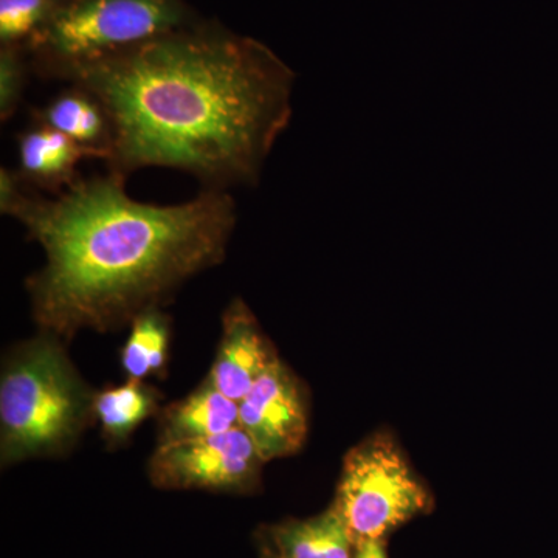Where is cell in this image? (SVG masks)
<instances>
[{"instance_id": "ba28073f", "label": "cell", "mask_w": 558, "mask_h": 558, "mask_svg": "<svg viewBox=\"0 0 558 558\" xmlns=\"http://www.w3.org/2000/svg\"><path fill=\"white\" fill-rule=\"evenodd\" d=\"M275 359L244 301H233L223 317V336L208 379L227 398L241 402Z\"/></svg>"}, {"instance_id": "3957f363", "label": "cell", "mask_w": 558, "mask_h": 558, "mask_svg": "<svg viewBox=\"0 0 558 558\" xmlns=\"http://www.w3.org/2000/svg\"><path fill=\"white\" fill-rule=\"evenodd\" d=\"M94 400L57 337L46 333L25 344L0 381L2 461L64 449L86 425Z\"/></svg>"}, {"instance_id": "ac0fdd59", "label": "cell", "mask_w": 558, "mask_h": 558, "mask_svg": "<svg viewBox=\"0 0 558 558\" xmlns=\"http://www.w3.org/2000/svg\"><path fill=\"white\" fill-rule=\"evenodd\" d=\"M354 558H387V556H385L380 542H374L359 548Z\"/></svg>"}, {"instance_id": "9a60e30c", "label": "cell", "mask_w": 558, "mask_h": 558, "mask_svg": "<svg viewBox=\"0 0 558 558\" xmlns=\"http://www.w3.org/2000/svg\"><path fill=\"white\" fill-rule=\"evenodd\" d=\"M62 0H0V43L20 47L32 43L60 9Z\"/></svg>"}, {"instance_id": "5b68a950", "label": "cell", "mask_w": 558, "mask_h": 558, "mask_svg": "<svg viewBox=\"0 0 558 558\" xmlns=\"http://www.w3.org/2000/svg\"><path fill=\"white\" fill-rule=\"evenodd\" d=\"M428 506L427 488L391 436H373L344 458L333 509L355 548L380 542Z\"/></svg>"}, {"instance_id": "9c48e42d", "label": "cell", "mask_w": 558, "mask_h": 558, "mask_svg": "<svg viewBox=\"0 0 558 558\" xmlns=\"http://www.w3.org/2000/svg\"><path fill=\"white\" fill-rule=\"evenodd\" d=\"M21 178L28 186L62 193L81 179L78 165L97 159L90 150L65 137L61 132L33 121L17 135Z\"/></svg>"}, {"instance_id": "30bf717a", "label": "cell", "mask_w": 558, "mask_h": 558, "mask_svg": "<svg viewBox=\"0 0 558 558\" xmlns=\"http://www.w3.org/2000/svg\"><path fill=\"white\" fill-rule=\"evenodd\" d=\"M33 121L53 128L65 137L108 161L112 153L113 128L102 102L83 87L70 84L46 106L35 109Z\"/></svg>"}, {"instance_id": "4fadbf2b", "label": "cell", "mask_w": 558, "mask_h": 558, "mask_svg": "<svg viewBox=\"0 0 558 558\" xmlns=\"http://www.w3.org/2000/svg\"><path fill=\"white\" fill-rule=\"evenodd\" d=\"M170 347V323L159 307L145 311L132 322L130 339L124 344L121 362L130 380L142 381L159 373L167 363Z\"/></svg>"}, {"instance_id": "6da1fadb", "label": "cell", "mask_w": 558, "mask_h": 558, "mask_svg": "<svg viewBox=\"0 0 558 558\" xmlns=\"http://www.w3.org/2000/svg\"><path fill=\"white\" fill-rule=\"evenodd\" d=\"M57 78L89 90L108 110L109 172L174 168L226 190L258 182L289 126L295 73L259 40L190 24Z\"/></svg>"}, {"instance_id": "7a4b0ae2", "label": "cell", "mask_w": 558, "mask_h": 558, "mask_svg": "<svg viewBox=\"0 0 558 558\" xmlns=\"http://www.w3.org/2000/svg\"><path fill=\"white\" fill-rule=\"evenodd\" d=\"M11 218L46 253L27 281L33 317L54 337L109 330L159 307L182 282L223 259L236 226L226 190L178 205L145 204L109 172L46 199L28 191Z\"/></svg>"}, {"instance_id": "8992f818", "label": "cell", "mask_w": 558, "mask_h": 558, "mask_svg": "<svg viewBox=\"0 0 558 558\" xmlns=\"http://www.w3.org/2000/svg\"><path fill=\"white\" fill-rule=\"evenodd\" d=\"M263 458L245 429L160 444L150 459L154 484L168 488L245 490L256 483Z\"/></svg>"}, {"instance_id": "52a82bcc", "label": "cell", "mask_w": 558, "mask_h": 558, "mask_svg": "<svg viewBox=\"0 0 558 558\" xmlns=\"http://www.w3.org/2000/svg\"><path fill=\"white\" fill-rule=\"evenodd\" d=\"M240 427L263 461L290 457L303 447L307 411L300 385L278 357L240 402Z\"/></svg>"}, {"instance_id": "e0dca14e", "label": "cell", "mask_w": 558, "mask_h": 558, "mask_svg": "<svg viewBox=\"0 0 558 558\" xmlns=\"http://www.w3.org/2000/svg\"><path fill=\"white\" fill-rule=\"evenodd\" d=\"M28 185L21 178L20 172L0 170V211L2 215L11 216L25 194L28 193Z\"/></svg>"}, {"instance_id": "277c9868", "label": "cell", "mask_w": 558, "mask_h": 558, "mask_svg": "<svg viewBox=\"0 0 558 558\" xmlns=\"http://www.w3.org/2000/svg\"><path fill=\"white\" fill-rule=\"evenodd\" d=\"M193 24L182 0H62L28 44L43 75L98 60Z\"/></svg>"}, {"instance_id": "7c38bea8", "label": "cell", "mask_w": 558, "mask_h": 558, "mask_svg": "<svg viewBox=\"0 0 558 558\" xmlns=\"http://www.w3.org/2000/svg\"><path fill=\"white\" fill-rule=\"evenodd\" d=\"M281 558H352L354 548L336 509L306 521L279 529Z\"/></svg>"}, {"instance_id": "8fae6325", "label": "cell", "mask_w": 558, "mask_h": 558, "mask_svg": "<svg viewBox=\"0 0 558 558\" xmlns=\"http://www.w3.org/2000/svg\"><path fill=\"white\" fill-rule=\"evenodd\" d=\"M240 427V402L207 380L196 392L165 413L161 444L208 438Z\"/></svg>"}, {"instance_id": "5bb4252c", "label": "cell", "mask_w": 558, "mask_h": 558, "mask_svg": "<svg viewBox=\"0 0 558 558\" xmlns=\"http://www.w3.org/2000/svg\"><path fill=\"white\" fill-rule=\"evenodd\" d=\"M156 410V398L137 380L106 389L94 400V413L110 439L121 440L134 432Z\"/></svg>"}, {"instance_id": "2e32d148", "label": "cell", "mask_w": 558, "mask_h": 558, "mask_svg": "<svg viewBox=\"0 0 558 558\" xmlns=\"http://www.w3.org/2000/svg\"><path fill=\"white\" fill-rule=\"evenodd\" d=\"M27 68L22 60L20 47H2L0 50V119L14 116L24 95Z\"/></svg>"}]
</instances>
